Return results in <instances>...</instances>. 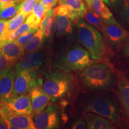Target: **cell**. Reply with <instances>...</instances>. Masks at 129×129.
Returning a JSON list of instances; mask_svg holds the SVG:
<instances>
[{
    "label": "cell",
    "instance_id": "e0dca14e",
    "mask_svg": "<svg viewBox=\"0 0 129 129\" xmlns=\"http://www.w3.org/2000/svg\"><path fill=\"white\" fill-rule=\"evenodd\" d=\"M84 119L88 129H115L116 127L111 121L104 117L92 112L84 114Z\"/></svg>",
    "mask_w": 129,
    "mask_h": 129
},
{
    "label": "cell",
    "instance_id": "74e56055",
    "mask_svg": "<svg viewBox=\"0 0 129 129\" xmlns=\"http://www.w3.org/2000/svg\"><path fill=\"white\" fill-rule=\"evenodd\" d=\"M2 2H4V3H7V2H11V1H16V0H0Z\"/></svg>",
    "mask_w": 129,
    "mask_h": 129
},
{
    "label": "cell",
    "instance_id": "6da1fadb",
    "mask_svg": "<svg viewBox=\"0 0 129 129\" xmlns=\"http://www.w3.org/2000/svg\"><path fill=\"white\" fill-rule=\"evenodd\" d=\"M80 81L85 89L90 91H101L111 87L114 81V72L104 63L91 64L83 69Z\"/></svg>",
    "mask_w": 129,
    "mask_h": 129
},
{
    "label": "cell",
    "instance_id": "5b68a950",
    "mask_svg": "<svg viewBox=\"0 0 129 129\" xmlns=\"http://www.w3.org/2000/svg\"><path fill=\"white\" fill-rule=\"evenodd\" d=\"M84 109L85 112L94 113L106 118L117 124L120 122L121 115L118 107L115 101L108 97H91L85 103Z\"/></svg>",
    "mask_w": 129,
    "mask_h": 129
},
{
    "label": "cell",
    "instance_id": "2e32d148",
    "mask_svg": "<svg viewBox=\"0 0 129 129\" xmlns=\"http://www.w3.org/2000/svg\"><path fill=\"white\" fill-rule=\"evenodd\" d=\"M117 95L124 112L129 118V81L121 74L118 75Z\"/></svg>",
    "mask_w": 129,
    "mask_h": 129
},
{
    "label": "cell",
    "instance_id": "8d00e7d4",
    "mask_svg": "<svg viewBox=\"0 0 129 129\" xmlns=\"http://www.w3.org/2000/svg\"><path fill=\"white\" fill-rule=\"evenodd\" d=\"M6 4V3L2 2V1H0V9H1V8H2L4 6H5V4Z\"/></svg>",
    "mask_w": 129,
    "mask_h": 129
},
{
    "label": "cell",
    "instance_id": "ac0fdd59",
    "mask_svg": "<svg viewBox=\"0 0 129 129\" xmlns=\"http://www.w3.org/2000/svg\"><path fill=\"white\" fill-rule=\"evenodd\" d=\"M55 26L58 37L68 36L73 32V22L66 15L55 13Z\"/></svg>",
    "mask_w": 129,
    "mask_h": 129
},
{
    "label": "cell",
    "instance_id": "4dcf8cb0",
    "mask_svg": "<svg viewBox=\"0 0 129 129\" xmlns=\"http://www.w3.org/2000/svg\"><path fill=\"white\" fill-rule=\"evenodd\" d=\"M87 128L85 120L83 118H79L72 125V128L73 129H85Z\"/></svg>",
    "mask_w": 129,
    "mask_h": 129
},
{
    "label": "cell",
    "instance_id": "52a82bcc",
    "mask_svg": "<svg viewBox=\"0 0 129 129\" xmlns=\"http://www.w3.org/2000/svg\"><path fill=\"white\" fill-rule=\"evenodd\" d=\"M38 72L27 70L16 73L12 96L27 94L32 88L41 86L42 79L38 78Z\"/></svg>",
    "mask_w": 129,
    "mask_h": 129
},
{
    "label": "cell",
    "instance_id": "44dd1931",
    "mask_svg": "<svg viewBox=\"0 0 129 129\" xmlns=\"http://www.w3.org/2000/svg\"><path fill=\"white\" fill-rule=\"evenodd\" d=\"M23 0H16V1L7 2L0 9V19L7 20L8 19L12 18L20 9Z\"/></svg>",
    "mask_w": 129,
    "mask_h": 129
},
{
    "label": "cell",
    "instance_id": "3957f363",
    "mask_svg": "<svg viewBox=\"0 0 129 129\" xmlns=\"http://www.w3.org/2000/svg\"><path fill=\"white\" fill-rule=\"evenodd\" d=\"M74 78L71 72L55 69L44 74L41 88L53 101L62 99L73 87Z\"/></svg>",
    "mask_w": 129,
    "mask_h": 129
},
{
    "label": "cell",
    "instance_id": "7c38bea8",
    "mask_svg": "<svg viewBox=\"0 0 129 129\" xmlns=\"http://www.w3.org/2000/svg\"><path fill=\"white\" fill-rule=\"evenodd\" d=\"M0 52L6 57L10 67H14L25 54L23 46L15 40H0Z\"/></svg>",
    "mask_w": 129,
    "mask_h": 129
},
{
    "label": "cell",
    "instance_id": "9a60e30c",
    "mask_svg": "<svg viewBox=\"0 0 129 129\" xmlns=\"http://www.w3.org/2000/svg\"><path fill=\"white\" fill-rule=\"evenodd\" d=\"M29 93L32 105V117H34L46 108L51 101V98L43 91L41 86L32 88Z\"/></svg>",
    "mask_w": 129,
    "mask_h": 129
},
{
    "label": "cell",
    "instance_id": "e575fe53",
    "mask_svg": "<svg viewBox=\"0 0 129 129\" xmlns=\"http://www.w3.org/2000/svg\"><path fill=\"white\" fill-rule=\"evenodd\" d=\"M123 51L125 55L129 57V41L127 43L123 48Z\"/></svg>",
    "mask_w": 129,
    "mask_h": 129
},
{
    "label": "cell",
    "instance_id": "ba28073f",
    "mask_svg": "<svg viewBox=\"0 0 129 129\" xmlns=\"http://www.w3.org/2000/svg\"><path fill=\"white\" fill-rule=\"evenodd\" d=\"M0 114L7 122L10 129H35L31 115L19 114L0 102Z\"/></svg>",
    "mask_w": 129,
    "mask_h": 129
},
{
    "label": "cell",
    "instance_id": "ffe728a7",
    "mask_svg": "<svg viewBox=\"0 0 129 129\" xmlns=\"http://www.w3.org/2000/svg\"><path fill=\"white\" fill-rule=\"evenodd\" d=\"M45 38L43 31L38 28L33 37L23 46L25 54L39 51L43 46Z\"/></svg>",
    "mask_w": 129,
    "mask_h": 129
},
{
    "label": "cell",
    "instance_id": "d4e9b609",
    "mask_svg": "<svg viewBox=\"0 0 129 129\" xmlns=\"http://www.w3.org/2000/svg\"><path fill=\"white\" fill-rule=\"evenodd\" d=\"M40 0H23L19 11L28 16L31 13L35 5Z\"/></svg>",
    "mask_w": 129,
    "mask_h": 129
},
{
    "label": "cell",
    "instance_id": "8992f818",
    "mask_svg": "<svg viewBox=\"0 0 129 129\" xmlns=\"http://www.w3.org/2000/svg\"><path fill=\"white\" fill-rule=\"evenodd\" d=\"M61 117L62 114L59 106L55 104H51L36 114L34 117V121L36 128H57L60 125L62 119Z\"/></svg>",
    "mask_w": 129,
    "mask_h": 129
},
{
    "label": "cell",
    "instance_id": "5bb4252c",
    "mask_svg": "<svg viewBox=\"0 0 129 129\" xmlns=\"http://www.w3.org/2000/svg\"><path fill=\"white\" fill-rule=\"evenodd\" d=\"M16 72L13 67L0 72V102L12 96Z\"/></svg>",
    "mask_w": 129,
    "mask_h": 129
},
{
    "label": "cell",
    "instance_id": "7402d4cb",
    "mask_svg": "<svg viewBox=\"0 0 129 129\" xmlns=\"http://www.w3.org/2000/svg\"><path fill=\"white\" fill-rule=\"evenodd\" d=\"M89 6L104 21L114 18L110 10L102 0H92Z\"/></svg>",
    "mask_w": 129,
    "mask_h": 129
},
{
    "label": "cell",
    "instance_id": "4fadbf2b",
    "mask_svg": "<svg viewBox=\"0 0 129 129\" xmlns=\"http://www.w3.org/2000/svg\"><path fill=\"white\" fill-rule=\"evenodd\" d=\"M2 102L16 113L32 115V109L29 93L13 95L9 99Z\"/></svg>",
    "mask_w": 129,
    "mask_h": 129
},
{
    "label": "cell",
    "instance_id": "83f0119b",
    "mask_svg": "<svg viewBox=\"0 0 129 129\" xmlns=\"http://www.w3.org/2000/svg\"><path fill=\"white\" fill-rule=\"evenodd\" d=\"M120 14L121 19L129 26V0H124Z\"/></svg>",
    "mask_w": 129,
    "mask_h": 129
},
{
    "label": "cell",
    "instance_id": "277c9868",
    "mask_svg": "<svg viewBox=\"0 0 129 129\" xmlns=\"http://www.w3.org/2000/svg\"><path fill=\"white\" fill-rule=\"evenodd\" d=\"M77 33L81 44L89 53L93 60H99L104 53V44L99 30L80 19L77 22Z\"/></svg>",
    "mask_w": 129,
    "mask_h": 129
},
{
    "label": "cell",
    "instance_id": "cb8c5ba5",
    "mask_svg": "<svg viewBox=\"0 0 129 129\" xmlns=\"http://www.w3.org/2000/svg\"><path fill=\"white\" fill-rule=\"evenodd\" d=\"M26 17V15L19 11V12L14 17L7 20V28H6V30L5 32H11L13 31L25 22Z\"/></svg>",
    "mask_w": 129,
    "mask_h": 129
},
{
    "label": "cell",
    "instance_id": "4316f807",
    "mask_svg": "<svg viewBox=\"0 0 129 129\" xmlns=\"http://www.w3.org/2000/svg\"><path fill=\"white\" fill-rule=\"evenodd\" d=\"M38 28L33 29L29 30L28 32H26L25 33L23 34L20 37H19L18 38H16L15 41L17 42L19 44L22 45V46H24L33 37L35 32H37V29H38Z\"/></svg>",
    "mask_w": 129,
    "mask_h": 129
},
{
    "label": "cell",
    "instance_id": "8fae6325",
    "mask_svg": "<svg viewBox=\"0 0 129 129\" xmlns=\"http://www.w3.org/2000/svg\"><path fill=\"white\" fill-rule=\"evenodd\" d=\"M46 56L44 51L40 50L26 53L16 64L14 67L16 73L24 70L38 72L44 64Z\"/></svg>",
    "mask_w": 129,
    "mask_h": 129
},
{
    "label": "cell",
    "instance_id": "d590c367",
    "mask_svg": "<svg viewBox=\"0 0 129 129\" xmlns=\"http://www.w3.org/2000/svg\"><path fill=\"white\" fill-rule=\"evenodd\" d=\"M91 1H92V0H84L85 3L87 4V6H90V3H91ZM102 1H104V2L106 4L110 6V3H109V0H102Z\"/></svg>",
    "mask_w": 129,
    "mask_h": 129
},
{
    "label": "cell",
    "instance_id": "d6986e66",
    "mask_svg": "<svg viewBox=\"0 0 129 129\" xmlns=\"http://www.w3.org/2000/svg\"><path fill=\"white\" fill-rule=\"evenodd\" d=\"M39 28L41 29L45 38H52L55 33V10L51 9L46 13L42 19Z\"/></svg>",
    "mask_w": 129,
    "mask_h": 129
},
{
    "label": "cell",
    "instance_id": "836d02e7",
    "mask_svg": "<svg viewBox=\"0 0 129 129\" xmlns=\"http://www.w3.org/2000/svg\"><path fill=\"white\" fill-rule=\"evenodd\" d=\"M122 0H109L110 4L112 5V7H117L119 4L121 3Z\"/></svg>",
    "mask_w": 129,
    "mask_h": 129
},
{
    "label": "cell",
    "instance_id": "484cf974",
    "mask_svg": "<svg viewBox=\"0 0 129 129\" xmlns=\"http://www.w3.org/2000/svg\"><path fill=\"white\" fill-rule=\"evenodd\" d=\"M48 11L46 9V8L44 7L43 4H42L40 1H39V2L37 3V4L35 5L33 9H32L31 13L33 14L38 20L41 22L42 19H43V17L46 15V13Z\"/></svg>",
    "mask_w": 129,
    "mask_h": 129
},
{
    "label": "cell",
    "instance_id": "603a6c76",
    "mask_svg": "<svg viewBox=\"0 0 129 129\" xmlns=\"http://www.w3.org/2000/svg\"><path fill=\"white\" fill-rule=\"evenodd\" d=\"M84 20L98 30L102 31L104 27V22L99 16L95 13L90 6H87L86 10L83 16Z\"/></svg>",
    "mask_w": 129,
    "mask_h": 129
},
{
    "label": "cell",
    "instance_id": "f546056e",
    "mask_svg": "<svg viewBox=\"0 0 129 129\" xmlns=\"http://www.w3.org/2000/svg\"><path fill=\"white\" fill-rule=\"evenodd\" d=\"M10 66L6 57L0 52V72L10 68Z\"/></svg>",
    "mask_w": 129,
    "mask_h": 129
},
{
    "label": "cell",
    "instance_id": "1f68e13d",
    "mask_svg": "<svg viewBox=\"0 0 129 129\" xmlns=\"http://www.w3.org/2000/svg\"><path fill=\"white\" fill-rule=\"evenodd\" d=\"M7 20L0 19V38L6 32V28H7Z\"/></svg>",
    "mask_w": 129,
    "mask_h": 129
},
{
    "label": "cell",
    "instance_id": "9c48e42d",
    "mask_svg": "<svg viewBox=\"0 0 129 129\" xmlns=\"http://www.w3.org/2000/svg\"><path fill=\"white\" fill-rule=\"evenodd\" d=\"M87 6L83 0H60L54 8L55 13L66 15L73 22H78L83 17Z\"/></svg>",
    "mask_w": 129,
    "mask_h": 129
},
{
    "label": "cell",
    "instance_id": "d6a6232c",
    "mask_svg": "<svg viewBox=\"0 0 129 129\" xmlns=\"http://www.w3.org/2000/svg\"><path fill=\"white\" fill-rule=\"evenodd\" d=\"M9 126L4 117L0 114V129H8Z\"/></svg>",
    "mask_w": 129,
    "mask_h": 129
},
{
    "label": "cell",
    "instance_id": "f1b7e54d",
    "mask_svg": "<svg viewBox=\"0 0 129 129\" xmlns=\"http://www.w3.org/2000/svg\"><path fill=\"white\" fill-rule=\"evenodd\" d=\"M60 0H40V2L43 4L47 10L54 9L59 4Z\"/></svg>",
    "mask_w": 129,
    "mask_h": 129
},
{
    "label": "cell",
    "instance_id": "30bf717a",
    "mask_svg": "<svg viewBox=\"0 0 129 129\" xmlns=\"http://www.w3.org/2000/svg\"><path fill=\"white\" fill-rule=\"evenodd\" d=\"M102 30L106 43L110 46H117L124 42L128 38L129 33L124 29L114 18L104 21Z\"/></svg>",
    "mask_w": 129,
    "mask_h": 129
},
{
    "label": "cell",
    "instance_id": "7a4b0ae2",
    "mask_svg": "<svg viewBox=\"0 0 129 129\" xmlns=\"http://www.w3.org/2000/svg\"><path fill=\"white\" fill-rule=\"evenodd\" d=\"M94 62L88 51L83 47L75 44L60 53L53 62V66L62 71L71 72L83 70Z\"/></svg>",
    "mask_w": 129,
    "mask_h": 129
}]
</instances>
